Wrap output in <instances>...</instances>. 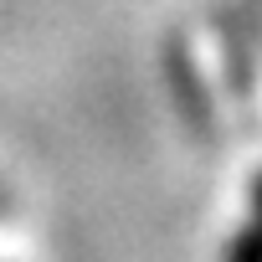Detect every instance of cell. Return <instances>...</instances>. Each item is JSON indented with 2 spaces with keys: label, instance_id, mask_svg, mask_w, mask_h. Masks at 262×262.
<instances>
[{
  "label": "cell",
  "instance_id": "cell-1",
  "mask_svg": "<svg viewBox=\"0 0 262 262\" xmlns=\"http://www.w3.org/2000/svg\"><path fill=\"white\" fill-rule=\"evenodd\" d=\"M226 262H262V180L252 185V201H247V216H242V226L231 231V247H226Z\"/></svg>",
  "mask_w": 262,
  "mask_h": 262
},
{
  "label": "cell",
  "instance_id": "cell-2",
  "mask_svg": "<svg viewBox=\"0 0 262 262\" xmlns=\"http://www.w3.org/2000/svg\"><path fill=\"white\" fill-rule=\"evenodd\" d=\"M0 206H6V195H0Z\"/></svg>",
  "mask_w": 262,
  "mask_h": 262
}]
</instances>
